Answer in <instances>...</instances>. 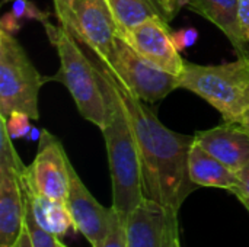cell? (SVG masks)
<instances>
[{
  "mask_svg": "<svg viewBox=\"0 0 249 247\" xmlns=\"http://www.w3.org/2000/svg\"><path fill=\"white\" fill-rule=\"evenodd\" d=\"M107 71L124 105L136 138L144 198L158 202L172 218H178L182 204L198 188L191 182L188 170L194 135L179 134L165 127L149 106L150 103L131 93L108 67Z\"/></svg>",
  "mask_w": 249,
  "mask_h": 247,
  "instance_id": "cell-1",
  "label": "cell"
},
{
  "mask_svg": "<svg viewBox=\"0 0 249 247\" xmlns=\"http://www.w3.org/2000/svg\"><path fill=\"white\" fill-rule=\"evenodd\" d=\"M107 100V122L104 134L112 185V208L124 221L144 199L142 165L136 138L124 105L109 79L107 67L96 57L92 60Z\"/></svg>",
  "mask_w": 249,
  "mask_h": 247,
  "instance_id": "cell-2",
  "label": "cell"
},
{
  "mask_svg": "<svg viewBox=\"0 0 249 247\" xmlns=\"http://www.w3.org/2000/svg\"><path fill=\"white\" fill-rule=\"evenodd\" d=\"M42 26L60 60V70L51 76V82L64 84L82 118L102 130L107 122V100L92 58L85 54L67 28L48 20L42 22Z\"/></svg>",
  "mask_w": 249,
  "mask_h": 247,
  "instance_id": "cell-3",
  "label": "cell"
},
{
  "mask_svg": "<svg viewBox=\"0 0 249 247\" xmlns=\"http://www.w3.org/2000/svg\"><path fill=\"white\" fill-rule=\"evenodd\" d=\"M178 89L203 98L220 112L225 122L239 124L249 111V55L216 66L185 61Z\"/></svg>",
  "mask_w": 249,
  "mask_h": 247,
  "instance_id": "cell-4",
  "label": "cell"
},
{
  "mask_svg": "<svg viewBox=\"0 0 249 247\" xmlns=\"http://www.w3.org/2000/svg\"><path fill=\"white\" fill-rule=\"evenodd\" d=\"M47 82L51 77L36 70L16 36L0 29V116L20 111L36 121L39 90Z\"/></svg>",
  "mask_w": 249,
  "mask_h": 247,
  "instance_id": "cell-5",
  "label": "cell"
},
{
  "mask_svg": "<svg viewBox=\"0 0 249 247\" xmlns=\"http://www.w3.org/2000/svg\"><path fill=\"white\" fill-rule=\"evenodd\" d=\"M101 61L131 93L147 103L153 105L163 100L172 90L178 89V76L166 73L146 61L121 33L117 36L111 55Z\"/></svg>",
  "mask_w": 249,
  "mask_h": 247,
  "instance_id": "cell-6",
  "label": "cell"
},
{
  "mask_svg": "<svg viewBox=\"0 0 249 247\" xmlns=\"http://www.w3.org/2000/svg\"><path fill=\"white\" fill-rule=\"evenodd\" d=\"M0 124V247H15L23 231L25 202L20 170L25 166Z\"/></svg>",
  "mask_w": 249,
  "mask_h": 247,
  "instance_id": "cell-7",
  "label": "cell"
},
{
  "mask_svg": "<svg viewBox=\"0 0 249 247\" xmlns=\"http://www.w3.org/2000/svg\"><path fill=\"white\" fill-rule=\"evenodd\" d=\"M70 165L61 141L50 131L42 130L35 159L26 167L34 189L45 198L67 202Z\"/></svg>",
  "mask_w": 249,
  "mask_h": 247,
  "instance_id": "cell-8",
  "label": "cell"
},
{
  "mask_svg": "<svg viewBox=\"0 0 249 247\" xmlns=\"http://www.w3.org/2000/svg\"><path fill=\"white\" fill-rule=\"evenodd\" d=\"M69 31L101 60L111 55L120 33L107 0H73Z\"/></svg>",
  "mask_w": 249,
  "mask_h": 247,
  "instance_id": "cell-9",
  "label": "cell"
},
{
  "mask_svg": "<svg viewBox=\"0 0 249 247\" xmlns=\"http://www.w3.org/2000/svg\"><path fill=\"white\" fill-rule=\"evenodd\" d=\"M168 23L160 17H152L131 31L121 33V36L146 61L179 77L184 71L185 61L174 45L172 31Z\"/></svg>",
  "mask_w": 249,
  "mask_h": 247,
  "instance_id": "cell-10",
  "label": "cell"
},
{
  "mask_svg": "<svg viewBox=\"0 0 249 247\" xmlns=\"http://www.w3.org/2000/svg\"><path fill=\"white\" fill-rule=\"evenodd\" d=\"M67 207L73 218L74 230L89 242L90 247L101 246L111 230L117 213L112 207L105 208L96 201V198L82 182L73 165H70Z\"/></svg>",
  "mask_w": 249,
  "mask_h": 247,
  "instance_id": "cell-11",
  "label": "cell"
},
{
  "mask_svg": "<svg viewBox=\"0 0 249 247\" xmlns=\"http://www.w3.org/2000/svg\"><path fill=\"white\" fill-rule=\"evenodd\" d=\"M172 223H178V218H172L158 202L144 198L124 220L127 247H166Z\"/></svg>",
  "mask_w": 249,
  "mask_h": 247,
  "instance_id": "cell-12",
  "label": "cell"
},
{
  "mask_svg": "<svg viewBox=\"0 0 249 247\" xmlns=\"http://www.w3.org/2000/svg\"><path fill=\"white\" fill-rule=\"evenodd\" d=\"M194 141L233 172L249 163V134L233 122H225L210 130L197 131Z\"/></svg>",
  "mask_w": 249,
  "mask_h": 247,
  "instance_id": "cell-13",
  "label": "cell"
},
{
  "mask_svg": "<svg viewBox=\"0 0 249 247\" xmlns=\"http://www.w3.org/2000/svg\"><path fill=\"white\" fill-rule=\"evenodd\" d=\"M188 170L191 182L198 188H219L232 192L238 185L236 172L213 157L196 141L190 150Z\"/></svg>",
  "mask_w": 249,
  "mask_h": 247,
  "instance_id": "cell-14",
  "label": "cell"
},
{
  "mask_svg": "<svg viewBox=\"0 0 249 247\" xmlns=\"http://www.w3.org/2000/svg\"><path fill=\"white\" fill-rule=\"evenodd\" d=\"M107 1L120 28V33H125L152 17H160L166 22L172 20L162 0H107Z\"/></svg>",
  "mask_w": 249,
  "mask_h": 247,
  "instance_id": "cell-15",
  "label": "cell"
},
{
  "mask_svg": "<svg viewBox=\"0 0 249 247\" xmlns=\"http://www.w3.org/2000/svg\"><path fill=\"white\" fill-rule=\"evenodd\" d=\"M23 202H25V230L28 231L29 240L32 247H67L60 237L54 236L53 233L44 230L38 221L34 217V213L31 210V207L28 205L25 197H23Z\"/></svg>",
  "mask_w": 249,
  "mask_h": 247,
  "instance_id": "cell-16",
  "label": "cell"
},
{
  "mask_svg": "<svg viewBox=\"0 0 249 247\" xmlns=\"http://www.w3.org/2000/svg\"><path fill=\"white\" fill-rule=\"evenodd\" d=\"M31 116L20 111H12L6 118L0 116V124L4 127L6 132L12 140L26 138L28 134L32 130L31 125Z\"/></svg>",
  "mask_w": 249,
  "mask_h": 247,
  "instance_id": "cell-17",
  "label": "cell"
},
{
  "mask_svg": "<svg viewBox=\"0 0 249 247\" xmlns=\"http://www.w3.org/2000/svg\"><path fill=\"white\" fill-rule=\"evenodd\" d=\"M10 12L16 17H19L22 22L23 20H38V22L42 23V22L48 20V16H50L48 12L39 9L31 0H13Z\"/></svg>",
  "mask_w": 249,
  "mask_h": 247,
  "instance_id": "cell-18",
  "label": "cell"
},
{
  "mask_svg": "<svg viewBox=\"0 0 249 247\" xmlns=\"http://www.w3.org/2000/svg\"><path fill=\"white\" fill-rule=\"evenodd\" d=\"M99 247H127V240H125V230H124V221L121 220V217L117 214L111 230L108 233V236L104 239V242L101 243Z\"/></svg>",
  "mask_w": 249,
  "mask_h": 247,
  "instance_id": "cell-19",
  "label": "cell"
},
{
  "mask_svg": "<svg viewBox=\"0 0 249 247\" xmlns=\"http://www.w3.org/2000/svg\"><path fill=\"white\" fill-rule=\"evenodd\" d=\"M171 35H172L174 45L179 52L193 47L198 39V31L196 28H182L179 31H172Z\"/></svg>",
  "mask_w": 249,
  "mask_h": 247,
  "instance_id": "cell-20",
  "label": "cell"
},
{
  "mask_svg": "<svg viewBox=\"0 0 249 247\" xmlns=\"http://www.w3.org/2000/svg\"><path fill=\"white\" fill-rule=\"evenodd\" d=\"M55 16L61 26L70 29L71 26V1L73 0H53Z\"/></svg>",
  "mask_w": 249,
  "mask_h": 247,
  "instance_id": "cell-21",
  "label": "cell"
},
{
  "mask_svg": "<svg viewBox=\"0 0 249 247\" xmlns=\"http://www.w3.org/2000/svg\"><path fill=\"white\" fill-rule=\"evenodd\" d=\"M236 175H238V185L233 188L232 194L236 195L239 201L249 199V163L244 166L239 172H236Z\"/></svg>",
  "mask_w": 249,
  "mask_h": 247,
  "instance_id": "cell-22",
  "label": "cell"
},
{
  "mask_svg": "<svg viewBox=\"0 0 249 247\" xmlns=\"http://www.w3.org/2000/svg\"><path fill=\"white\" fill-rule=\"evenodd\" d=\"M22 23L23 22L19 17H16L12 12H7L0 19V29L10 35H16L22 29Z\"/></svg>",
  "mask_w": 249,
  "mask_h": 247,
  "instance_id": "cell-23",
  "label": "cell"
},
{
  "mask_svg": "<svg viewBox=\"0 0 249 247\" xmlns=\"http://www.w3.org/2000/svg\"><path fill=\"white\" fill-rule=\"evenodd\" d=\"M239 22L242 33L249 44V0H239Z\"/></svg>",
  "mask_w": 249,
  "mask_h": 247,
  "instance_id": "cell-24",
  "label": "cell"
},
{
  "mask_svg": "<svg viewBox=\"0 0 249 247\" xmlns=\"http://www.w3.org/2000/svg\"><path fill=\"white\" fill-rule=\"evenodd\" d=\"M163 4H165V9L166 12L169 13L171 19H174L177 16V13L179 12V9L187 4V0H162Z\"/></svg>",
  "mask_w": 249,
  "mask_h": 247,
  "instance_id": "cell-25",
  "label": "cell"
},
{
  "mask_svg": "<svg viewBox=\"0 0 249 247\" xmlns=\"http://www.w3.org/2000/svg\"><path fill=\"white\" fill-rule=\"evenodd\" d=\"M179 239L178 236V223H172L168 230V240H166V247H175L177 240Z\"/></svg>",
  "mask_w": 249,
  "mask_h": 247,
  "instance_id": "cell-26",
  "label": "cell"
},
{
  "mask_svg": "<svg viewBox=\"0 0 249 247\" xmlns=\"http://www.w3.org/2000/svg\"><path fill=\"white\" fill-rule=\"evenodd\" d=\"M15 247H32L31 240H29V236H28V231L25 230V226H23V231H22V234H20V239H19L18 245Z\"/></svg>",
  "mask_w": 249,
  "mask_h": 247,
  "instance_id": "cell-27",
  "label": "cell"
},
{
  "mask_svg": "<svg viewBox=\"0 0 249 247\" xmlns=\"http://www.w3.org/2000/svg\"><path fill=\"white\" fill-rule=\"evenodd\" d=\"M41 135H42V130L41 128H36V127H32V130H31V132L28 134L26 138L29 141H39Z\"/></svg>",
  "mask_w": 249,
  "mask_h": 247,
  "instance_id": "cell-28",
  "label": "cell"
},
{
  "mask_svg": "<svg viewBox=\"0 0 249 247\" xmlns=\"http://www.w3.org/2000/svg\"><path fill=\"white\" fill-rule=\"evenodd\" d=\"M239 125H241V127L249 134V111L245 114V116L242 118V121L239 122Z\"/></svg>",
  "mask_w": 249,
  "mask_h": 247,
  "instance_id": "cell-29",
  "label": "cell"
},
{
  "mask_svg": "<svg viewBox=\"0 0 249 247\" xmlns=\"http://www.w3.org/2000/svg\"><path fill=\"white\" fill-rule=\"evenodd\" d=\"M242 204H244V207L248 210V213H249V199H244V201H241Z\"/></svg>",
  "mask_w": 249,
  "mask_h": 247,
  "instance_id": "cell-30",
  "label": "cell"
},
{
  "mask_svg": "<svg viewBox=\"0 0 249 247\" xmlns=\"http://www.w3.org/2000/svg\"><path fill=\"white\" fill-rule=\"evenodd\" d=\"M175 247H181V243H179V239L177 240V243H175Z\"/></svg>",
  "mask_w": 249,
  "mask_h": 247,
  "instance_id": "cell-31",
  "label": "cell"
},
{
  "mask_svg": "<svg viewBox=\"0 0 249 247\" xmlns=\"http://www.w3.org/2000/svg\"><path fill=\"white\" fill-rule=\"evenodd\" d=\"M4 3H7V1H13V0H3Z\"/></svg>",
  "mask_w": 249,
  "mask_h": 247,
  "instance_id": "cell-32",
  "label": "cell"
}]
</instances>
